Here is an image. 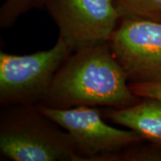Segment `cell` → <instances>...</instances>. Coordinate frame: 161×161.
<instances>
[{"label": "cell", "instance_id": "obj_1", "mask_svg": "<svg viewBox=\"0 0 161 161\" xmlns=\"http://www.w3.org/2000/svg\"><path fill=\"white\" fill-rule=\"evenodd\" d=\"M141 98L130 90L125 72L108 42L71 54L55 74L40 104L56 109L78 106L124 108Z\"/></svg>", "mask_w": 161, "mask_h": 161}, {"label": "cell", "instance_id": "obj_2", "mask_svg": "<svg viewBox=\"0 0 161 161\" xmlns=\"http://www.w3.org/2000/svg\"><path fill=\"white\" fill-rule=\"evenodd\" d=\"M37 105L5 107L0 115V151L14 161H81L75 140Z\"/></svg>", "mask_w": 161, "mask_h": 161}, {"label": "cell", "instance_id": "obj_3", "mask_svg": "<svg viewBox=\"0 0 161 161\" xmlns=\"http://www.w3.org/2000/svg\"><path fill=\"white\" fill-rule=\"evenodd\" d=\"M72 53L59 37L49 50L26 55L0 52V104H40L55 74Z\"/></svg>", "mask_w": 161, "mask_h": 161}, {"label": "cell", "instance_id": "obj_4", "mask_svg": "<svg viewBox=\"0 0 161 161\" xmlns=\"http://www.w3.org/2000/svg\"><path fill=\"white\" fill-rule=\"evenodd\" d=\"M36 105L42 114L71 134L81 161H105L108 157L145 140L134 130L108 125L103 120L102 110L96 107L56 109Z\"/></svg>", "mask_w": 161, "mask_h": 161}, {"label": "cell", "instance_id": "obj_5", "mask_svg": "<svg viewBox=\"0 0 161 161\" xmlns=\"http://www.w3.org/2000/svg\"><path fill=\"white\" fill-rule=\"evenodd\" d=\"M46 7L72 52L109 42L120 21L115 0H48Z\"/></svg>", "mask_w": 161, "mask_h": 161}, {"label": "cell", "instance_id": "obj_6", "mask_svg": "<svg viewBox=\"0 0 161 161\" xmlns=\"http://www.w3.org/2000/svg\"><path fill=\"white\" fill-rule=\"evenodd\" d=\"M109 44L128 83H161V22L121 19Z\"/></svg>", "mask_w": 161, "mask_h": 161}, {"label": "cell", "instance_id": "obj_7", "mask_svg": "<svg viewBox=\"0 0 161 161\" xmlns=\"http://www.w3.org/2000/svg\"><path fill=\"white\" fill-rule=\"evenodd\" d=\"M102 115L137 133L145 140L161 146V100L142 98L132 106L102 110Z\"/></svg>", "mask_w": 161, "mask_h": 161}, {"label": "cell", "instance_id": "obj_8", "mask_svg": "<svg viewBox=\"0 0 161 161\" xmlns=\"http://www.w3.org/2000/svg\"><path fill=\"white\" fill-rule=\"evenodd\" d=\"M119 19L161 22V0H115Z\"/></svg>", "mask_w": 161, "mask_h": 161}, {"label": "cell", "instance_id": "obj_9", "mask_svg": "<svg viewBox=\"0 0 161 161\" xmlns=\"http://www.w3.org/2000/svg\"><path fill=\"white\" fill-rule=\"evenodd\" d=\"M48 0H5L0 8V27L7 29L14 25L19 16L35 8L46 7Z\"/></svg>", "mask_w": 161, "mask_h": 161}, {"label": "cell", "instance_id": "obj_10", "mask_svg": "<svg viewBox=\"0 0 161 161\" xmlns=\"http://www.w3.org/2000/svg\"><path fill=\"white\" fill-rule=\"evenodd\" d=\"M105 161H161V146L141 142L108 157Z\"/></svg>", "mask_w": 161, "mask_h": 161}, {"label": "cell", "instance_id": "obj_11", "mask_svg": "<svg viewBox=\"0 0 161 161\" xmlns=\"http://www.w3.org/2000/svg\"><path fill=\"white\" fill-rule=\"evenodd\" d=\"M128 86L138 97L161 100V83H128Z\"/></svg>", "mask_w": 161, "mask_h": 161}]
</instances>
